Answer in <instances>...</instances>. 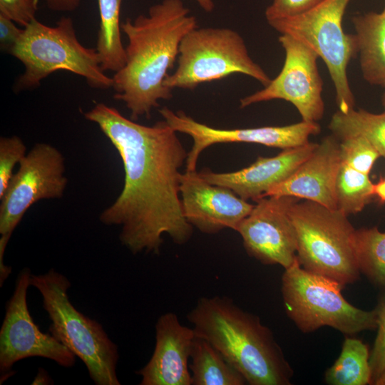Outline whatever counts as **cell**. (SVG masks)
Instances as JSON below:
<instances>
[{"label": "cell", "mask_w": 385, "mask_h": 385, "mask_svg": "<svg viewBox=\"0 0 385 385\" xmlns=\"http://www.w3.org/2000/svg\"><path fill=\"white\" fill-rule=\"evenodd\" d=\"M84 117L113 145L125 173L123 190L101 222L120 226L119 240L133 255H158L165 234L177 245L188 242L193 227L183 212L180 168L188 152L177 132L164 119L144 125L102 103Z\"/></svg>", "instance_id": "obj_1"}, {"label": "cell", "mask_w": 385, "mask_h": 385, "mask_svg": "<svg viewBox=\"0 0 385 385\" xmlns=\"http://www.w3.org/2000/svg\"><path fill=\"white\" fill-rule=\"evenodd\" d=\"M196 27L195 16L182 0H162L148 14L121 24L128 39L125 63L114 73L112 88L113 98L130 110V119L150 118L160 101L172 98L165 80L178 60L183 37Z\"/></svg>", "instance_id": "obj_2"}, {"label": "cell", "mask_w": 385, "mask_h": 385, "mask_svg": "<svg viewBox=\"0 0 385 385\" xmlns=\"http://www.w3.org/2000/svg\"><path fill=\"white\" fill-rule=\"evenodd\" d=\"M195 336L216 348L250 385H289L293 370L272 331L227 297H203L188 313Z\"/></svg>", "instance_id": "obj_3"}, {"label": "cell", "mask_w": 385, "mask_h": 385, "mask_svg": "<svg viewBox=\"0 0 385 385\" xmlns=\"http://www.w3.org/2000/svg\"><path fill=\"white\" fill-rule=\"evenodd\" d=\"M30 286L41 294L42 305L51 322L48 332L85 364L96 385H120L117 376L118 346L103 326L79 312L71 303V284L54 269L31 274Z\"/></svg>", "instance_id": "obj_4"}, {"label": "cell", "mask_w": 385, "mask_h": 385, "mask_svg": "<svg viewBox=\"0 0 385 385\" xmlns=\"http://www.w3.org/2000/svg\"><path fill=\"white\" fill-rule=\"evenodd\" d=\"M11 55L24 67L14 85L16 91L36 88L42 80L61 70L85 78L93 88L108 89L113 86V78L101 66L96 48L80 43L70 17H61L54 26L34 19L23 29Z\"/></svg>", "instance_id": "obj_5"}, {"label": "cell", "mask_w": 385, "mask_h": 385, "mask_svg": "<svg viewBox=\"0 0 385 385\" xmlns=\"http://www.w3.org/2000/svg\"><path fill=\"white\" fill-rule=\"evenodd\" d=\"M297 237V258L304 270L332 279L344 287L360 277L355 249L356 230L348 215L310 200L289 211Z\"/></svg>", "instance_id": "obj_6"}, {"label": "cell", "mask_w": 385, "mask_h": 385, "mask_svg": "<svg viewBox=\"0 0 385 385\" xmlns=\"http://www.w3.org/2000/svg\"><path fill=\"white\" fill-rule=\"evenodd\" d=\"M338 282L312 273L297 258L284 269L282 294L287 316L304 333L330 327L347 335L377 327V308L366 311L347 302Z\"/></svg>", "instance_id": "obj_7"}, {"label": "cell", "mask_w": 385, "mask_h": 385, "mask_svg": "<svg viewBox=\"0 0 385 385\" xmlns=\"http://www.w3.org/2000/svg\"><path fill=\"white\" fill-rule=\"evenodd\" d=\"M175 71L165 80V87L194 90L199 85L242 73L263 86L271 78L250 57L240 34L228 28L196 27L183 38Z\"/></svg>", "instance_id": "obj_8"}, {"label": "cell", "mask_w": 385, "mask_h": 385, "mask_svg": "<svg viewBox=\"0 0 385 385\" xmlns=\"http://www.w3.org/2000/svg\"><path fill=\"white\" fill-rule=\"evenodd\" d=\"M351 0H322L309 11L292 17L274 19L268 24L281 34L299 41L325 63L332 80L339 111L354 108L347 67L357 55L354 34H346L342 21Z\"/></svg>", "instance_id": "obj_9"}, {"label": "cell", "mask_w": 385, "mask_h": 385, "mask_svg": "<svg viewBox=\"0 0 385 385\" xmlns=\"http://www.w3.org/2000/svg\"><path fill=\"white\" fill-rule=\"evenodd\" d=\"M64 172L63 155L48 143L36 144L19 163L0 198V287L11 273L4 257L13 232L35 202L63 196L68 183Z\"/></svg>", "instance_id": "obj_10"}, {"label": "cell", "mask_w": 385, "mask_h": 385, "mask_svg": "<svg viewBox=\"0 0 385 385\" xmlns=\"http://www.w3.org/2000/svg\"><path fill=\"white\" fill-rule=\"evenodd\" d=\"M24 268L18 274L12 296L6 305L0 329V384L14 374L15 363L29 357L38 356L70 368L76 356L48 332L43 333L34 322L28 307L27 290L31 276Z\"/></svg>", "instance_id": "obj_11"}, {"label": "cell", "mask_w": 385, "mask_h": 385, "mask_svg": "<svg viewBox=\"0 0 385 385\" xmlns=\"http://www.w3.org/2000/svg\"><path fill=\"white\" fill-rule=\"evenodd\" d=\"M285 53L279 73L260 91L240 101V107L279 99L291 103L302 120L317 122L324 113L322 96L323 81L317 67V54L308 46L287 35L278 38Z\"/></svg>", "instance_id": "obj_12"}, {"label": "cell", "mask_w": 385, "mask_h": 385, "mask_svg": "<svg viewBox=\"0 0 385 385\" xmlns=\"http://www.w3.org/2000/svg\"><path fill=\"white\" fill-rule=\"evenodd\" d=\"M159 113L177 133L186 134L192 139L185 162L187 171L197 170L201 153L215 144L247 143L285 150L308 143L311 135H317L321 131L317 122L304 120L283 126L216 128L195 120L183 111H173L168 107H163Z\"/></svg>", "instance_id": "obj_13"}, {"label": "cell", "mask_w": 385, "mask_h": 385, "mask_svg": "<svg viewBox=\"0 0 385 385\" xmlns=\"http://www.w3.org/2000/svg\"><path fill=\"white\" fill-rule=\"evenodd\" d=\"M300 199L289 195L263 197L240 223L247 253L265 265L287 269L297 258V237L289 211Z\"/></svg>", "instance_id": "obj_14"}, {"label": "cell", "mask_w": 385, "mask_h": 385, "mask_svg": "<svg viewBox=\"0 0 385 385\" xmlns=\"http://www.w3.org/2000/svg\"><path fill=\"white\" fill-rule=\"evenodd\" d=\"M180 194L184 217L205 234L236 231L254 207L230 189L208 183L197 170L182 173Z\"/></svg>", "instance_id": "obj_15"}, {"label": "cell", "mask_w": 385, "mask_h": 385, "mask_svg": "<svg viewBox=\"0 0 385 385\" xmlns=\"http://www.w3.org/2000/svg\"><path fill=\"white\" fill-rule=\"evenodd\" d=\"M195 334L173 312L162 314L155 324V345L148 362L136 374L140 385H192L188 360Z\"/></svg>", "instance_id": "obj_16"}, {"label": "cell", "mask_w": 385, "mask_h": 385, "mask_svg": "<svg viewBox=\"0 0 385 385\" xmlns=\"http://www.w3.org/2000/svg\"><path fill=\"white\" fill-rule=\"evenodd\" d=\"M317 143H310L282 150L273 157H262L247 168L230 173H215L209 168L198 172L208 183L232 190L245 200L255 202L265 197L274 185L289 177L312 153Z\"/></svg>", "instance_id": "obj_17"}, {"label": "cell", "mask_w": 385, "mask_h": 385, "mask_svg": "<svg viewBox=\"0 0 385 385\" xmlns=\"http://www.w3.org/2000/svg\"><path fill=\"white\" fill-rule=\"evenodd\" d=\"M339 145L340 140L333 134L324 137L310 156L265 197L293 196L337 210L335 184L341 165Z\"/></svg>", "instance_id": "obj_18"}, {"label": "cell", "mask_w": 385, "mask_h": 385, "mask_svg": "<svg viewBox=\"0 0 385 385\" xmlns=\"http://www.w3.org/2000/svg\"><path fill=\"white\" fill-rule=\"evenodd\" d=\"M351 21L363 78L385 88V7L381 12L354 15Z\"/></svg>", "instance_id": "obj_19"}, {"label": "cell", "mask_w": 385, "mask_h": 385, "mask_svg": "<svg viewBox=\"0 0 385 385\" xmlns=\"http://www.w3.org/2000/svg\"><path fill=\"white\" fill-rule=\"evenodd\" d=\"M192 385H243L240 372L206 339L195 336L191 349Z\"/></svg>", "instance_id": "obj_20"}, {"label": "cell", "mask_w": 385, "mask_h": 385, "mask_svg": "<svg viewBox=\"0 0 385 385\" xmlns=\"http://www.w3.org/2000/svg\"><path fill=\"white\" fill-rule=\"evenodd\" d=\"M97 1L100 24L96 48L102 69L115 73L124 66L126 58L120 24L122 0Z\"/></svg>", "instance_id": "obj_21"}, {"label": "cell", "mask_w": 385, "mask_h": 385, "mask_svg": "<svg viewBox=\"0 0 385 385\" xmlns=\"http://www.w3.org/2000/svg\"><path fill=\"white\" fill-rule=\"evenodd\" d=\"M329 129L339 140L361 136L367 140L385 158V111L373 113L364 109H351L346 113L336 111L329 121Z\"/></svg>", "instance_id": "obj_22"}, {"label": "cell", "mask_w": 385, "mask_h": 385, "mask_svg": "<svg viewBox=\"0 0 385 385\" xmlns=\"http://www.w3.org/2000/svg\"><path fill=\"white\" fill-rule=\"evenodd\" d=\"M369 348L360 339L346 337L341 353L324 374L330 385H366L371 384Z\"/></svg>", "instance_id": "obj_23"}, {"label": "cell", "mask_w": 385, "mask_h": 385, "mask_svg": "<svg viewBox=\"0 0 385 385\" xmlns=\"http://www.w3.org/2000/svg\"><path fill=\"white\" fill-rule=\"evenodd\" d=\"M373 187L369 175L341 163L335 184L337 210L346 215L361 212L374 197Z\"/></svg>", "instance_id": "obj_24"}, {"label": "cell", "mask_w": 385, "mask_h": 385, "mask_svg": "<svg viewBox=\"0 0 385 385\" xmlns=\"http://www.w3.org/2000/svg\"><path fill=\"white\" fill-rule=\"evenodd\" d=\"M354 249L361 273L385 287V232L376 227L356 230Z\"/></svg>", "instance_id": "obj_25"}, {"label": "cell", "mask_w": 385, "mask_h": 385, "mask_svg": "<svg viewBox=\"0 0 385 385\" xmlns=\"http://www.w3.org/2000/svg\"><path fill=\"white\" fill-rule=\"evenodd\" d=\"M341 163L366 175L380 156L376 148L364 138L353 136L340 140Z\"/></svg>", "instance_id": "obj_26"}, {"label": "cell", "mask_w": 385, "mask_h": 385, "mask_svg": "<svg viewBox=\"0 0 385 385\" xmlns=\"http://www.w3.org/2000/svg\"><path fill=\"white\" fill-rule=\"evenodd\" d=\"M26 151V145L19 137L0 138V198L14 175V168L25 157Z\"/></svg>", "instance_id": "obj_27"}, {"label": "cell", "mask_w": 385, "mask_h": 385, "mask_svg": "<svg viewBox=\"0 0 385 385\" xmlns=\"http://www.w3.org/2000/svg\"><path fill=\"white\" fill-rule=\"evenodd\" d=\"M376 308L377 334L369 356L371 384H374L385 371V299Z\"/></svg>", "instance_id": "obj_28"}, {"label": "cell", "mask_w": 385, "mask_h": 385, "mask_svg": "<svg viewBox=\"0 0 385 385\" xmlns=\"http://www.w3.org/2000/svg\"><path fill=\"white\" fill-rule=\"evenodd\" d=\"M38 0H0V14L26 27L34 19Z\"/></svg>", "instance_id": "obj_29"}, {"label": "cell", "mask_w": 385, "mask_h": 385, "mask_svg": "<svg viewBox=\"0 0 385 385\" xmlns=\"http://www.w3.org/2000/svg\"><path fill=\"white\" fill-rule=\"evenodd\" d=\"M322 0H273L265 10L267 21L302 14Z\"/></svg>", "instance_id": "obj_30"}, {"label": "cell", "mask_w": 385, "mask_h": 385, "mask_svg": "<svg viewBox=\"0 0 385 385\" xmlns=\"http://www.w3.org/2000/svg\"><path fill=\"white\" fill-rule=\"evenodd\" d=\"M22 33L23 29H19L13 21L0 14V47L1 51L11 54Z\"/></svg>", "instance_id": "obj_31"}, {"label": "cell", "mask_w": 385, "mask_h": 385, "mask_svg": "<svg viewBox=\"0 0 385 385\" xmlns=\"http://www.w3.org/2000/svg\"><path fill=\"white\" fill-rule=\"evenodd\" d=\"M48 9L56 11H71L76 10L81 0H44Z\"/></svg>", "instance_id": "obj_32"}, {"label": "cell", "mask_w": 385, "mask_h": 385, "mask_svg": "<svg viewBox=\"0 0 385 385\" xmlns=\"http://www.w3.org/2000/svg\"><path fill=\"white\" fill-rule=\"evenodd\" d=\"M373 194L381 202H385V178H381L376 183H374Z\"/></svg>", "instance_id": "obj_33"}, {"label": "cell", "mask_w": 385, "mask_h": 385, "mask_svg": "<svg viewBox=\"0 0 385 385\" xmlns=\"http://www.w3.org/2000/svg\"><path fill=\"white\" fill-rule=\"evenodd\" d=\"M32 384H52L53 381L48 373L43 369L39 368L37 375L34 379Z\"/></svg>", "instance_id": "obj_34"}, {"label": "cell", "mask_w": 385, "mask_h": 385, "mask_svg": "<svg viewBox=\"0 0 385 385\" xmlns=\"http://www.w3.org/2000/svg\"><path fill=\"white\" fill-rule=\"evenodd\" d=\"M205 11L210 13L215 9L213 0H195Z\"/></svg>", "instance_id": "obj_35"}, {"label": "cell", "mask_w": 385, "mask_h": 385, "mask_svg": "<svg viewBox=\"0 0 385 385\" xmlns=\"http://www.w3.org/2000/svg\"><path fill=\"white\" fill-rule=\"evenodd\" d=\"M374 384L376 385H385V371L383 374L376 379Z\"/></svg>", "instance_id": "obj_36"}, {"label": "cell", "mask_w": 385, "mask_h": 385, "mask_svg": "<svg viewBox=\"0 0 385 385\" xmlns=\"http://www.w3.org/2000/svg\"><path fill=\"white\" fill-rule=\"evenodd\" d=\"M381 105L385 111V91L381 96Z\"/></svg>", "instance_id": "obj_37"}]
</instances>
